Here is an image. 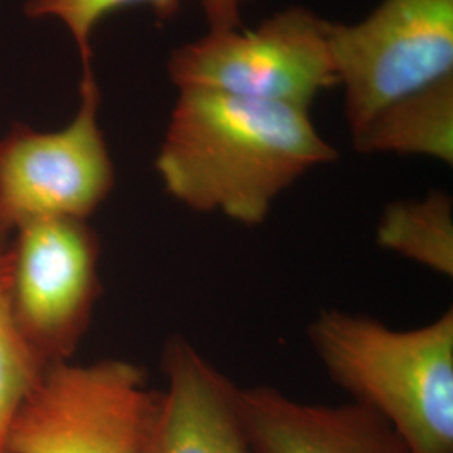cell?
Returning <instances> with one entry per match:
<instances>
[{"label": "cell", "instance_id": "obj_12", "mask_svg": "<svg viewBox=\"0 0 453 453\" xmlns=\"http://www.w3.org/2000/svg\"><path fill=\"white\" fill-rule=\"evenodd\" d=\"M207 31H234L242 27L243 5L250 0H200ZM148 5L166 20L180 11V0H27L24 14L31 19H56L73 35L82 69L91 67V39L97 26L119 9Z\"/></svg>", "mask_w": 453, "mask_h": 453}, {"label": "cell", "instance_id": "obj_14", "mask_svg": "<svg viewBox=\"0 0 453 453\" xmlns=\"http://www.w3.org/2000/svg\"><path fill=\"white\" fill-rule=\"evenodd\" d=\"M0 453H5V450H4V447H2V443H0Z\"/></svg>", "mask_w": 453, "mask_h": 453}, {"label": "cell", "instance_id": "obj_7", "mask_svg": "<svg viewBox=\"0 0 453 453\" xmlns=\"http://www.w3.org/2000/svg\"><path fill=\"white\" fill-rule=\"evenodd\" d=\"M101 242L80 219H41L11 237V306L17 333L34 359L71 361L101 297Z\"/></svg>", "mask_w": 453, "mask_h": 453}, {"label": "cell", "instance_id": "obj_3", "mask_svg": "<svg viewBox=\"0 0 453 453\" xmlns=\"http://www.w3.org/2000/svg\"><path fill=\"white\" fill-rule=\"evenodd\" d=\"M329 24L311 9L292 5L256 29L207 31L170 54L168 78L179 91L202 89L311 110L321 91L338 86Z\"/></svg>", "mask_w": 453, "mask_h": 453}, {"label": "cell", "instance_id": "obj_11", "mask_svg": "<svg viewBox=\"0 0 453 453\" xmlns=\"http://www.w3.org/2000/svg\"><path fill=\"white\" fill-rule=\"evenodd\" d=\"M376 243L432 273L453 275V202L441 190L395 200L381 211Z\"/></svg>", "mask_w": 453, "mask_h": 453}, {"label": "cell", "instance_id": "obj_5", "mask_svg": "<svg viewBox=\"0 0 453 453\" xmlns=\"http://www.w3.org/2000/svg\"><path fill=\"white\" fill-rule=\"evenodd\" d=\"M101 91L82 69L80 106L65 128L37 131L14 123L0 136V226L91 215L114 188L113 158L99 125Z\"/></svg>", "mask_w": 453, "mask_h": 453}, {"label": "cell", "instance_id": "obj_8", "mask_svg": "<svg viewBox=\"0 0 453 453\" xmlns=\"http://www.w3.org/2000/svg\"><path fill=\"white\" fill-rule=\"evenodd\" d=\"M155 417L143 453H257L245 434L235 385L183 336L165 342Z\"/></svg>", "mask_w": 453, "mask_h": 453}, {"label": "cell", "instance_id": "obj_2", "mask_svg": "<svg viewBox=\"0 0 453 453\" xmlns=\"http://www.w3.org/2000/svg\"><path fill=\"white\" fill-rule=\"evenodd\" d=\"M308 340L329 380L378 413L411 453H453V311L413 329L324 309Z\"/></svg>", "mask_w": 453, "mask_h": 453}, {"label": "cell", "instance_id": "obj_6", "mask_svg": "<svg viewBox=\"0 0 453 453\" xmlns=\"http://www.w3.org/2000/svg\"><path fill=\"white\" fill-rule=\"evenodd\" d=\"M349 133L391 103L453 76V0H381L355 24H329Z\"/></svg>", "mask_w": 453, "mask_h": 453}, {"label": "cell", "instance_id": "obj_10", "mask_svg": "<svg viewBox=\"0 0 453 453\" xmlns=\"http://www.w3.org/2000/svg\"><path fill=\"white\" fill-rule=\"evenodd\" d=\"M351 142L365 155L425 157L452 166L453 76L391 103Z\"/></svg>", "mask_w": 453, "mask_h": 453}, {"label": "cell", "instance_id": "obj_1", "mask_svg": "<svg viewBox=\"0 0 453 453\" xmlns=\"http://www.w3.org/2000/svg\"><path fill=\"white\" fill-rule=\"evenodd\" d=\"M336 158L309 110L181 89L155 170L188 211L257 226L297 180Z\"/></svg>", "mask_w": 453, "mask_h": 453}, {"label": "cell", "instance_id": "obj_4", "mask_svg": "<svg viewBox=\"0 0 453 453\" xmlns=\"http://www.w3.org/2000/svg\"><path fill=\"white\" fill-rule=\"evenodd\" d=\"M158 391L125 359L58 363L17 408L5 453H143Z\"/></svg>", "mask_w": 453, "mask_h": 453}, {"label": "cell", "instance_id": "obj_13", "mask_svg": "<svg viewBox=\"0 0 453 453\" xmlns=\"http://www.w3.org/2000/svg\"><path fill=\"white\" fill-rule=\"evenodd\" d=\"M11 237L0 226V443L17 408L44 368L34 359L17 333L11 306Z\"/></svg>", "mask_w": 453, "mask_h": 453}, {"label": "cell", "instance_id": "obj_9", "mask_svg": "<svg viewBox=\"0 0 453 453\" xmlns=\"http://www.w3.org/2000/svg\"><path fill=\"white\" fill-rule=\"evenodd\" d=\"M237 406L257 453H411L370 408L306 403L274 387H239Z\"/></svg>", "mask_w": 453, "mask_h": 453}]
</instances>
